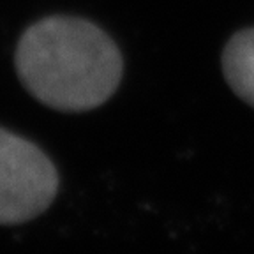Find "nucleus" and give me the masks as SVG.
Wrapping results in <instances>:
<instances>
[{"label": "nucleus", "mask_w": 254, "mask_h": 254, "mask_svg": "<svg viewBox=\"0 0 254 254\" xmlns=\"http://www.w3.org/2000/svg\"><path fill=\"white\" fill-rule=\"evenodd\" d=\"M18 78L44 106L88 111L104 104L122 79V53L103 28L76 16H48L21 34Z\"/></svg>", "instance_id": "obj_1"}, {"label": "nucleus", "mask_w": 254, "mask_h": 254, "mask_svg": "<svg viewBox=\"0 0 254 254\" xmlns=\"http://www.w3.org/2000/svg\"><path fill=\"white\" fill-rule=\"evenodd\" d=\"M59 173L37 145L0 127V224L43 214L55 199Z\"/></svg>", "instance_id": "obj_2"}, {"label": "nucleus", "mask_w": 254, "mask_h": 254, "mask_svg": "<svg viewBox=\"0 0 254 254\" xmlns=\"http://www.w3.org/2000/svg\"><path fill=\"white\" fill-rule=\"evenodd\" d=\"M222 72L231 90L254 108V27L230 37L222 52Z\"/></svg>", "instance_id": "obj_3"}]
</instances>
